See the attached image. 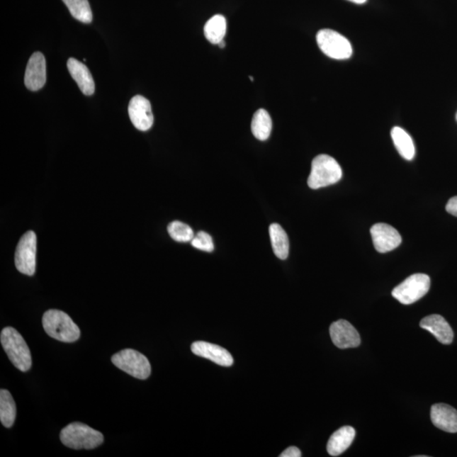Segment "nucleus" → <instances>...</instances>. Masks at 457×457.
Returning a JSON list of instances; mask_svg holds the SVG:
<instances>
[{"label": "nucleus", "instance_id": "obj_27", "mask_svg": "<svg viewBox=\"0 0 457 457\" xmlns=\"http://www.w3.org/2000/svg\"><path fill=\"white\" fill-rule=\"evenodd\" d=\"M446 211L451 215L457 217V196L449 200L446 205Z\"/></svg>", "mask_w": 457, "mask_h": 457}, {"label": "nucleus", "instance_id": "obj_15", "mask_svg": "<svg viewBox=\"0 0 457 457\" xmlns=\"http://www.w3.org/2000/svg\"><path fill=\"white\" fill-rule=\"evenodd\" d=\"M421 328L434 335L438 342L444 345H450L453 342L454 332L448 322L441 315L427 316L422 320Z\"/></svg>", "mask_w": 457, "mask_h": 457}, {"label": "nucleus", "instance_id": "obj_22", "mask_svg": "<svg viewBox=\"0 0 457 457\" xmlns=\"http://www.w3.org/2000/svg\"><path fill=\"white\" fill-rule=\"evenodd\" d=\"M16 407L12 395L6 390L0 391V421L6 428H11L15 423Z\"/></svg>", "mask_w": 457, "mask_h": 457}, {"label": "nucleus", "instance_id": "obj_8", "mask_svg": "<svg viewBox=\"0 0 457 457\" xmlns=\"http://www.w3.org/2000/svg\"><path fill=\"white\" fill-rule=\"evenodd\" d=\"M37 236L33 230L24 234L16 247L15 264L18 271L32 276L36 271Z\"/></svg>", "mask_w": 457, "mask_h": 457}, {"label": "nucleus", "instance_id": "obj_26", "mask_svg": "<svg viewBox=\"0 0 457 457\" xmlns=\"http://www.w3.org/2000/svg\"><path fill=\"white\" fill-rule=\"evenodd\" d=\"M281 457H300L302 456V452L298 447L290 446L282 452Z\"/></svg>", "mask_w": 457, "mask_h": 457}, {"label": "nucleus", "instance_id": "obj_12", "mask_svg": "<svg viewBox=\"0 0 457 457\" xmlns=\"http://www.w3.org/2000/svg\"><path fill=\"white\" fill-rule=\"evenodd\" d=\"M46 61L40 52H36L29 59L25 74V85L30 91H38L46 84Z\"/></svg>", "mask_w": 457, "mask_h": 457}, {"label": "nucleus", "instance_id": "obj_10", "mask_svg": "<svg viewBox=\"0 0 457 457\" xmlns=\"http://www.w3.org/2000/svg\"><path fill=\"white\" fill-rule=\"evenodd\" d=\"M370 233H371L374 247L380 254H386L395 250L402 241L397 230L388 224H376L370 229Z\"/></svg>", "mask_w": 457, "mask_h": 457}, {"label": "nucleus", "instance_id": "obj_16", "mask_svg": "<svg viewBox=\"0 0 457 457\" xmlns=\"http://www.w3.org/2000/svg\"><path fill=\"white\" fill-rule=\"evenodd\" d=\"M67 68L73 79L76 81L82 94L91 96L94 94L95 84L93 76L84 64L76 59L69 58L67 61Z\"/></svg>", "mask_w": 457, "mask_h": 457}, {"label": "nucleus", "instance_id": "obj_3", "mask_svg": "<svg viewBox=\"0 0 457 457\" xmlns=\"http://www.w3.org/2000/svg\"><path fill=\"white\" fill-rule=\"evenodd\" d=\"M60 437L63 445L74 450L94 449L103 442L101 433L81 423H72L64 427Z\"/></svg>", "mask_w": 457, "mask_h": 457}, {"label": "nucleus", "instance_id": "obj_1", "mask_svg": "<svg viewBox=\"0 0 457 457\" xmlns=\"http://www.w3.org/2000/svg\"><path fill=\"white\" fill-rule=\"evenodd\" d=\"M43 326L50 337L60 342L71 343L80 338V329L72 317L62 311L55 309L47 311L43 317Z\"/></svg>", "mask_w": 457, "mask_h": 457}, {"label": "nucleus", "instance_id": "obj_11", "mask_svg": "<svg viewBox=\"0 0 457 457\" xmlns=\"http://www.w3.org/2000/svg\"><path fill=\"white\" fill-rule=\"evenodd\" d=\"M329 334L335 346L339 349L360 346L361 338L358 330L349 322L344 320L334 322L329 327Z\"/></svg>", "mask_w": 457, "mask_h": 457}, {"label": "nucleus", "instance_id": "obj_9", "mask_svg": "<svg viewBox=\"0 0 457 457\" xmlns=\"http://www.w3.org/2000/svg\"><path fill=\"white\" fill-rule=\"evenodd\" d=\"M128 113L130 121L141 132H147L154 125V115L149 100L141 95L135 96L130 100Z\"/></svg>", "mask_w": 457, "mask_h": 457}, {"label": "nucleus", "instance_id": "obj_29", "mask_svg": "<svg viewBox=\"0 0 457 457\" xmlns=\"http://www.w3.org/2000/svg\"><path fill=\"white\" fill-rule=\"evenodd\" d=\"M218 45H219V47H221V49H224V47H225V43L224 40L221 41Z\"/></svg>", "mask_w": 457, "mask_h": 457}, {"label": "nucleus", "instance_id": "obj_20", "mask_svg": "<svg viewBox=\"0 0 457 457\" xmlns=\"http://www.w3.org/2000/svg\"><path fill=\"white\" fill-rule=\"evenodd\" d=\"M252 132L260 141H266L271 137L272 130V120L269 113L260 108L255 112L252 120Z\"/></svg>", "mask_w": 457, "mask_h": 457}, {"label": "nucleus", "instance_id": "obj_2", "mask_svg": "<svg viewBox=\"0 0 457 457\" xmlns=\"http://www.w3.org/2000/svg\"><path fill=\"white\" fill-rule=\"evenodd\" d=\"M4 350L9 359L21 372H27L32 367V356L27 342L16 329L6 327L0 335Z\"/></svg>", "mask_w": 457, "mask_h": 457}, {"label": "nucleus", "instance_id": "obj_17", "mask_svg": "<svg viewBox=\"0 0 457 457\" xmlns=\"http://www.w3.org/2000/svg\"><path fill=\"white\" fill-rule=\"evenodd\" d=\"M356 431L351 426L342 427L329 438L327 451L330 456H338L345 452L354 442Z\"/></svg>", "mask_w": 457, "mask_h": 457}, {"label": "nucleus", "instance_id": "obj_18", "mask_svg": "<svg viewBox=\"0 0 457 457\" xmlns=\"http://www.w3.org/2000/svg\"><path fill=\"white\" fill-rule=\"evenodd\" d=\"M269 236L273 254L277 258L281 260L288 258L290 243L285 230L278 224H272L269 226Z\"/></svg>", "mask_w": 457, "mask_h": 457}, {"label": "nucleus", "instance_id": "obj_14", "mask_svg": "<svg viewBox=\"0 0 457 457\" xmlns=\"http://www.w3.org/2000/svg\"><path fill=\"white\" fill-rule=\"evenodd\" d=\"M431 421L447 433H457V411L449 405L439 403L431 407Z\"/></svg>", "mask_w": 457, "mask_h": 457}, {"label": "nucleus", "instance_id": "obj_5", "mask_svg": "<svg viewBox=\"0 0 457 457\" xmlns=\"http://www.w3.org/2000/svg\"><path fill=\"white\" fill-rule=\"evenodd\" d=\"M430 278L425 273H415L409 276L393 290V298L402 304L414 303L429 293Z\"/></svg>", "mask_w": 457, "mask_h": 457}, {"label": "nucleus", "instance_id": "obj_19", "mask_svg": "<svg viewBox=\"0 0 457 457\" xmlns=\"http://www.w3.org/2000/svg\"><path fill=\"white\" fill-rule=\"evenodd\" d=\"M391 137L400 156L407 160H412L415 156V147L412 139L406 130L395 126L391 130Z\"/></svg>", "mask_w": 457, "mask_h": 457}, {"label": "nucleus", "instance_id": "obj_13", "mask_svg": "<svg viewBox=\"0 0 457 457\" xmlns=\"http://www.w3.org/2000/svg\"><path fill=\"white\" fill-rule=\"evenodd\" d=\"M191 349L195 355L210 360L218 365L224 366V367H230L234 363L232 356L230 352L225 348L215 345V344L196 342L191 345Z\"/></svg>", "mask_w": 457, "mask_h": 457}, {"label": "nucleus", "instance_id": "obj_25", "mask_svg": "<svg viewBox=\"0 0 457 457\" xmlns=\"http://www.w3.org/2000/svg\"><path fill=\"white\" fill-rule=\"evenodd\" d=\"M191 243L193 247L198 250L211 252L215 249L210 235L204 232H200L196 235Z\"/></svg>", "mask_w": 457, "mask_h": 457}, {"label": "nucleus", "instance_id": "obj_21", "mask_svg": "<svg viewBox=\"0 0 457 457\" xmlns=\"http://www.w3.org/2000/svg\"><path fill=\"white\" fill-rule=\"evenodd\" d=\"M227 30V23L225 16L221 15L213 16L212 18L207 21L204 27V35L208 41L213 45H219L224 38Z\"/></svg>", "mask_w": 457, "mask_h": 457}, {"label": "nucleus", "instance_id": "obj_6", "mask_svg": "<svg viewBox=\"0 0 457 457\" xmlns=\"http://www.w3.org/2000/svg\"><path fill=\"white\" fill-rule=\"evenodd\" d=\"M111 361L122 371L138 380H146L150 376L149 361L140 352L132 349L120 351L112 356Z\"/></svg>", "mask_w": 457, "mask_h": 457}, {"label": "nucleus", "instance_id": "obj_28", "mask_svg": "<svg viewBox=\"0 0 457 457\" xmlns=\"http://www.w3.org/2000/svg\"><path fill=\"white\" fill-rule=\"evenodd\" d=\"M348 1L355 3V4H362L367 2V0H348Z\"/></svg>", "mask_w": 457, "mask_h": 457}, {"label": "nucleus", "instance_id": "obj_23", "mask_svg": "<svg viewBox=\"0 0 457 457\" xmlns=\"http://www.w3.org/2000/svg\"><path fill=\"white\" fill-rule=\"evenodd\" d=\"M63 2L74 18L86 24L93 21V13L89 0H63Z\"/></svg>", "mask_w": 457, "mask_h": 457}, {"label": "nucleus", "instance_id": "obj_4", "mask_svg": "<svg viewBox=\"0 0 457 457\" xmlns=\"http://www.w3.org/2000/svg\"><path fill=\"white\" fill-rule=\"evenodd\" d=\"M342 169L337 161L327 154L313 159L308 185L312 189H320L335 184L342 179Z\"/></svg>", "mask_w": 457, "mask_h": 457}, {"label": "nucleus", "instance_id": "obj_7", "mask_svg": "<svg viewBox=\"0 0 457 457\" xmlns=\"http://www.w3.org/2000/svg\"><path fill=\"white\" fill-rule=\"evenodd\" d=\"M320 49L328 57L347 60L352 55V47L348 39L334 30L322 29L317 34Z\"/></svg>", "mask_w": 457, "mask_h": 457}, {"label": "nucleus", "instance_id": "obj_24", "mask_svg": "<svg viewBox=\"0 0 457 457\" xmlns=\"http://www.w3.org/2000/svg\"><path fill=\"white\" fill-rule=\"evenodd\" d=\"M169 236L177 242H189L194 238L193 229L183 222L173 221L168 225Z\"/></svg>", "mask_w": 457, "mask_h": 457}, {"label": "nucleus", "instance_id": "obj_30", "mask_svg": "<svg viewBox=\"0 0 457 457\" xmlns=\"http://www.w3.org/2000/svg\"><path fill=\"white\" fill-rule=\"evenodd\" d=\"M456 120H457V115H456Z\"/></svg>", "mask_w": 457, "mask_h": 457}]
</instances>
